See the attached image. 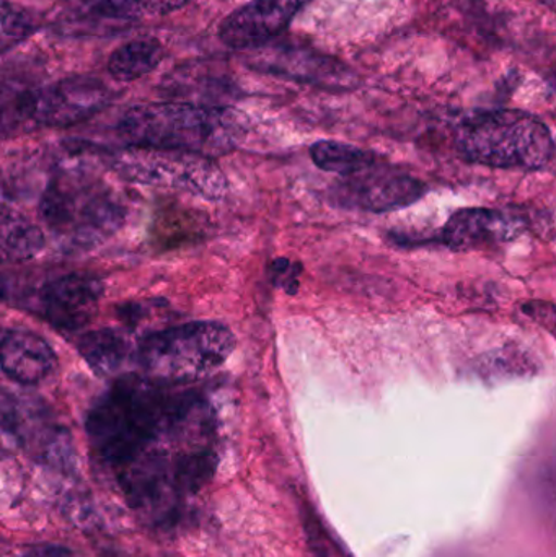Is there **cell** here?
<instances>
[{
	"instance_id": "cell-11",
	"label": "cell",
	"mask_w": 556,
	"mask_h": 557,
	"mask_svg": "<svg viewBox=\"0 0 556 557\" xmlns=\"http://www.w3.org/2000/svg\"><path fill=\"white\" fill-rule=\"evenodd\" d=\"M519 219L493 209H460L450 215L440 234L421 240V245L436 244L450 250H472L493 242H508L521 234Z\"/></svg>"
},
{
	"instance_id": "cell-8",
	"label": "cell",
	"mask_w": 556,
	"mask_h": 557,
	"mask_svg": "<svg viewBox=\"0 0 556 557\" xmlns=\"http://www.w3.org/2000/svg\"><path fill=\"white\" fill-rule=\"evenodd\" d=\"M424 193L427 186L420 180L378 163L339 183L332 198L342 208L382 214L413 205Z\"/></svg>"
},
{
	"instance_id": "cell-6",
	"label": "cell",
	"mask_w": 556,
	"mask_h": 557,
	"mask_svg": "<svg viewBox=\"0 0 556 557\" xmlns=\"http://www.w3.org/2000/svg\"><path fill=\"white\" fill-rule=\"evenodd\" d=\"M111 165L131 182L170 186L211 199L221 198L225 191L218 165L196 153L129 147L111 157Z\"/></svg>"
},
{
	"instance_id": "cell-15",
	"label": "cell",
	"mask_w": 556,
	"mask_h": 557,
	"mask_svg": "<svg viewBox=\"0 0 556 557\" xmlns=\"http://www.w3.org/2000/svg\"><path fill=\"white\" fill-rule=\"evenodd\" d=\"M78 352L98 376H111L129 357V344L116 330H98L84 334L77 343Z\"/></svg>"
},
{
	"instance_id": "cell-24",
	"label": "cell",
	"mask_w": 556,
	"mask_h": 557,
	"mask_svg": "<svg viewBox=\"0 0 556 557\" xmlns=\"http://www.w3.org/2000/svg\"><path fill=\"white\" fill-rule=\"evenodd\" d=\"M23 557H78L71 549L62 548V546L41 545L33 546Z\"/></svg>"
},
{
	"instance_id": "cell-12",
	"label": "cell",
	"mask_w": 556,
	"mask_h": 557,
	"mask_svg": "<svg viewBox=\"0 0 556 557\" xmlns=\"http://www.w3.org/2000/svg\"><path fill=\"white\" fill-rule=\"evenodd\" d=\"M3 429L20 444L35 450L39 457L65 460L69 455V437L64 429L55 428L49 421L45 409L29 399H18L5 393L2 399Z\"/></svg>"
},
{
	"instance_id": "cell-13",
	"label": "cell",
	"mask_w": 556,
	"mask_h": 557,
	"mask_svg": "<svg viewBox=\"0 0 556 557\" xmlns=\"http://www.w3.org/2000/svg\"><path fill=\"white\" fill-rule=\"evenodd\" d=\"M254 62L258 69L270 74L323 87L343 85L348 78V71L339 62L310 49L276 46L263 54L260 52Z\"/></svg>"
},
{
	"instance_id": "cell-14",
	"label": "cell",
	"mask_w": 556,
	"mask_h": 557,
	"mask_svg": "<svg viewBox=\"0 0 556 557\" xmlns=\"http://www.w3.org/2000/svg\"><path fill=\"white\" fill-rule=\"evenodd\" d=\"M2 370L20 385H39L55 370V354L29 330L9 327L2 334Z\"/></svg>"
},
{
	"instance_id": "cell-19",
	"label": "cell",
	"mask_w": 556,
	"mask_h": 557,
	"mask_svg": "<svg viewBox=\"0 0 556 557\" xmlns=\"http://www.w3.org/2000/svg\"><path fill=\"white\" fill-rule=\"evenodd\" d=\"M90 9L110 18L137 20L165 15L185 7L189 0H84Z\"/></svg>"
},
{
	"instance_id": "cell-18",
	"label": "cell",
	"mask_w": 556,
	"mask_h": 557,
	"mask_svg": "<svg viewBox=\"0 0 556 557\" xmlns=\"http://www.w3.org/2000/svg\"><path fill=\"white\" fill-rule=\"evenodd\" d=\"M45 247L41 228L5 212L2 218V255L7 261L32 260Z\"/></svg>"
},
{
	"instance_id": "cell-17",
	"label": "cell",
	"mask_w": 556,
	"mask_h": 557,
	"mask_svg": "<svg viewBox=\"0 0 556 557\" xmlns=\"http://www.w3.org/2000/svg\"><path fill=\"white\" fill-rule=\"evenodd\" d=\"M310 157L323 172L336 173L345 178L381 163L375 153L336 140H319L313 144L310 147Z\"/></svg>"
},
{
	"instance_id": "cell-22",
	"label": "cell",
	"mask_w": 556,
	"mask_h": 557,
	"mask_svg": "<svg viewBox=\"0 0 556 557\" xmlns=\"http://www.w3.org/2000/svg\"><path fill=\"white\" fill-rule=\"evenodd\" d=\"M271 271H273L271 277H273L274 284L280 285L287 294H296L299 288V274L302 271L300 264L291 263L286 258H280L271 264Z\"/></svg>"
},
{
	"instance_id": "cell-16",
	"label": "cell",
	"mask_w": 556,
	"mask_h": 557,
	"mask_svg": "<svg viewBox=\"0 0 556 557\" xmlns=\"http://www.w3.org/2000/svg\"><path fill=\"white\" fill-rule=\"evenodd\" d=\"M165 49L156 38H137L118 48L108 59V72L118 81L146 77L159 67Z\"/></svg>"
},
{
	"instance_id": "cell-9",
	"label": "cell",
	"mask_w": 556,
	"mask_h": 557,
	"mask_svg": "<svg viewBox=\"0 0 556 557\" xmlns=\"http://www.w3.org/2000/svg\"><path fill=\"white\" fill-rule=\"evenodd\" d=\"M310 0H251L232 12L219 28L227 48L257 49L286 32Z\"/></svg>"
},
{
	"instance_id": "cell-20",
	"label": "cell",
	"mask_w": 556,
	"mask_h": 557,
	"mask_svg": "<svg viewBox=\"0 0 556 557\" xmlns=\"http://www.w3.org/2000/svg\"><path fill=\"white\" fill-rule=\"evenodd\" d=\"M38 28V22L32 13L16 3L2 0V51L7 52L23 39L32 36Z\"/></svg>"
},
{
	"instance_id": "cell-2",
	"label": "cell",
	"mask_w": 556,
	"mask_h": 557,
	"mask_svg": "<svg viewBox=\"0 0 556 557\" xmlns=\"http://www.w3.org/2000/svg\"><path fill=\"white\" fill-rule=\"evenodd\" d=\"M118 133L129 147L212 159L237 147L244 137V121L231 108L166 101L131 108L118 124Z\"/></svg>"
},
{
	"instance_id": "cell-1",
	"label": "cell",
	"mask_w": 556,
	"mask_h": 557,
	"mask_svg": "<svg viewBox=\"0 0 556 557\" xmlns=\"http://www.w3.org/2000/svg\"><path fill=\"white\" fill-rule=\"evenodd\" d=\"M91 454L116 473L129 503L166 512L218 467L215 418L196 389L146 376L118 380L87 418Z\"/></svg>"
},
{
	"instance_id": "cell-4",
	"label": "cell",
	"mask_w": 556,
	"mask_h": 557,
	"mask_svg": "<svg viewBox=\"0 0 556 557\" xmlns=\"http://www.w3.org/2000/svg\"><path fill=\"white\" fill-rule=\"evenodd\" d=\"M456 147L467 162L492 169L538 170L555 153L547 124L521 110L477 111L457 126Z\"/></svg>"
},
{
	"instance_id": "cell-23",
	"label": "cell",
	"mask_w": 556,
	"mask_h": 557,
	"mask_svg": "<svg viewBox=\"0 0 556 557\" xmlns=\"http://www.w3.org/2000/svg\"><path fill=\"white\" fill-rule=\"evenodd\" d=\"M521 310L532 320L551 330L552 333H556V305L541 300H529L521 305Z\"/></svg>"
},
{
	"instance_id": "cell-5",
	"label": "cell",
	"mask_w": 556,
	"mask_h": 557,
	"mask_svg": "<svg viewBox=\"0 0 556 557\" xmlns=\"http://www.w3.org/2000/svg\"><path fill=\"white\" fill-rule=\"evenodd\" d=\"M235 349V337L219 321H193L147 334L136 349L146 379L160 383L195 382L219 369Z\"/></svg>"
},
{
	"instance_id": "cell-7",
	"label": "cell",
	"mask_w": 556,
	"mask_h": 557,
	"mask_svg": "<svg viewBox=\"0 0 556 557\" xmlns=\"http://www.w3.org/2000/svg\"><path fill=\"white\" fill-rule=\"evenodd\" d=\"M113 100L110 88L94 77H69L38 90H23L12 100L15 123L67 127L90 120Z\"/></svg>"
},
{
	"instance_id": "cell-3",
	"label": "cell",
	"mask_w": 556,
	"mask_h": 557,
	"mask_svg": "<svg viewBox=\"0 0 556 557\" xmlns=\"http://www.w3.org/2000/svg\"><path fill=\"white\" fill-rule=\"evenodd\" d=\"M49 231L64 248L88 250L114 234L124 221L123 202L103 180L84 166H61L39 202Z\"/></svg>"
},
{
	"instance_id": "cell-10",
	"label": "cell",
	"mask_w": 556,
	"mask_h": 557,
	"mask_svg": "<svg viewBox=\"0 0 556 557\" xmlns=\"http://www.w3.org/2000/svg\"><path fill=\"white\" fill-rule=\"evenodd\" d=\"M101 297L100 278L85 273L67 274L42 287L39 310L55 330L74 333L94 321Z\"/></svg>"
},
{
	"instance_id": "cell-21",
	"label": "cell",
	"mask_w": 556,
	"mask_h": 557,
	"mask_svg": "<svg viewBox=\"0 0 556 557\" xmlns=\"http://www.w3.org/2000/svg\"><path fill=\"white\" fill-rule=\"evenodd\" d=\"M304 530L309 539L310 548L317 557H348L313 513L304 516Z\"/></svg>"
}]
</instances>
